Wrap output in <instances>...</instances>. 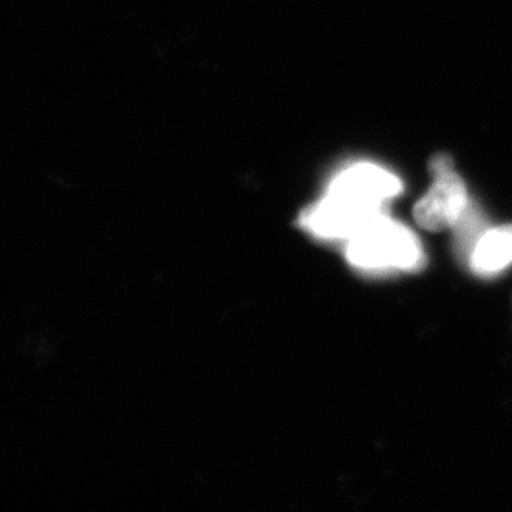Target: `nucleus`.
I'll return each instance as SVG.
<instances>
[{
  "label": "nucleus",
  "instance_id": "f257e3e1",
  "mask_svg": "<svg viewBox=\"0 0 512 512\" xmlns=\"http://www.w3.org/2000/svg\"><path fill=\"white\" fill-rule=\"evenodd\" d=\"M403 184L395 174L372 163L340 171L324 196L300 213L299 226L317 241L345 244L365 226L388 214V203Z\"/></svg>",
  "mask_w": 512,
  "mask_h": 512
},
{
  "label": "nucleus",
  "instance_id": "f03ea898",
  "mask_svg": "<svg viewBox=\"0 0 512 512\" xmlns=\"http://www.w3.org/2000/svg\"><path fill=\"white\" fill-rule=\"evenodd\" d=\"M343 247L348 264L368 276L415 274L426 266L420 237L405 224L390 218V214L372 221Z\"/></svg>",
  "mask_w": 512,
  "mask_h": 512
},
{
  "label": "nucleus",
  "instance_id": "7ed1b4c3",
  "mask_svg": "<svg viewBox=\"0 0 512 512\" xmlns=\"http://www.w3.org/2000/svg\"><path fill=\"white\" fill-rule=\"evenodd\" d=\"M468 189L455 170L433 174V183L415 204L413 218L421 229L430 232L450 231L468 206Z\"/></svg>",
  "mask_w": 512,
  "mask_h": 512
},
{
  "label": "nucleus",
  "instance_id": "20e7f679",
  "mask_svg": "<svg viewBox=\"0 0 512 512\" xmlns=\"http://www.w3.org/2000/svg\"><path fill=\"white\" fill-rule=\"evenodd\" d=\"M512 266V224L489 228L474 249L468 269L481 279L501 276Z\"/></svg>",
  "mask_w": 512,
  "mask_h": 512
},
{
  "label": "nucleus",
  "instance_id": "39448f33",
  "mask_svg": "<svg viewBox=\"0 0 512 512\" xmlns=\"http://www.w3.org/2000/svg\"><path fill=\"white\" fill-rule=\"evenodd\" d=\"M489 228H491V223H489L484 209L471 199L463 214L450 229L453 232V239H451L453 254L461 266L468 269L474 249Z\"/></svg>",
  "mask_w": 512,
  "mask_h": 512
},
{
  "label": "nucleus",
  "instance_id": "423d86ee",
  "mask_svg": "<svg viewBox=\"0 0 512 512\" xmlns=\"http://www.w3.org/2000/svg\"><path fill=\"white\" fill-rule=\"evenodd\" d=\"M450 170H455V166H453V161H451L450 156H446V155L433 156V160L430 161L431 174L443 173V171H450Z\"/></svg>",
  "mask_w": 512,
  "mask_h": 512
}]
</instances>
